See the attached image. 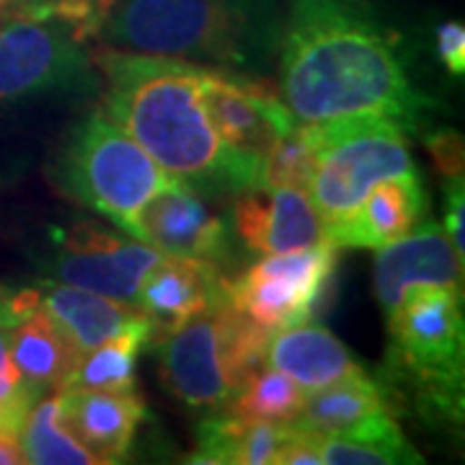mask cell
<instances>
[{
    "label": "cell",
    "instance_id": "1",
    "mask_svg": "<svg viewBox=\"0 0 465 465\" xmlns=\"http://www.w3.org/2000/svg\"><path fill=\"white\" fill-rule=\"evenodd\" d=\"M280 85L300 124L382 114L414 130L430 106L409 84L391 39L351 0H287Z\"/></svg>",
    "mask_w": 465,
    "mask_h": 465
},
{
    "label": "cell",
    "instance_id": "2",
    "mask_svg": "<svg viewBox=\"0 0 465 465\" xmlns=\"http://www.w3.org/2000/svg\"><path fill=\"white\" fill-rule=\"evenodd\" d=\"M106 116L173 179L200 194L243 192L259 183L262 161L223 143L202 99V70L176 57L104 47Z\"/></svg>",
    "mask_w": 465,
    "mask_h": 465
},
{
    "label": "cell",
    "instance_id": "3",
    "mask_svg": "<svg viewBox=\"0 0 465 465\" xmlns=\"http://www.w3.org/2000/svg\"><path fill=\"white\" fill-rule=\"evenodd\" d=\"M284 21L287 0H109L96 34L112 50L246 78L280 57Z\"/></svg>",
    "mask_w": 465,
    "mask_h": 465
},
{
    "label": "cell",
    "instance_id": "4",
    "mask_svg": "<svg viewBox=\"0 0 465 465\" xmlns=\"http://www.w3.org/2000/svg\"><path fill=\"white\" fill-rule=\"evenodd\" d=\"M99 29L94 0H54L11 8L0 18V104L50 91L85 88Z\"/></svg>",
    "mask_w": 465,
    "mask_h": 465
},
{
    "label": "cell",
    "instance_id": "5",
    "mask_svg": "<svg viewBox=\"0 0 465 465\" xmlns=\"http://www.w3.org/2000/svg\"><path fill=\"white\" fill-rule=\"evenodd\" d=\"M391 365L419 393L432 416L463 414V292L421 284L388 316Z\"/></svg>",
    "mask_w": 465,
    "mask_h": 465
},
{
    "label": "cell",
    "instance_id": "6",
    "mask_svg": "<svg viewBox=\"0 0 465 465\" xmlns=\"http://www.w3.org/2000/svg\"><path fill=\"white\" fill-rule=\"evenodd\" d=\"M269 331L232 308L231 298L163 339L161 378L192 409H225L246 375L266 365Z\"/></svg>",
    "mask_w": 465,
    "mask_h": 465
},
{
    "label": "cell",
    "instance_id": "7",
    "mask_svg": "<svg viewBox=\"0 0 465 465\" xmlns=\"http://www.w3.org/2000/svg\"><path fill=\"white\" fill-rule=\"evenodd\" d=\"M60 189L133 235L145 202L173 176L106 116L88 114L63 148Z\"/></svg>",
    "mask_w": 465,
    "mask_h": 465
},
{
    "label": "cell",
    "instance_id": "8",
    "mask_svg": "<svg viewBox=\"0 0 465 465\" xmlns=\"http://www.w3.org/2000/svg\"><path fill=\"white\" fill-rule=\"evenodd\" d=\"M316 171L308 197L323 225L351 213L372 186L416 171L406 127L391 116H341L316 124Z\"/></svg>",
    "mask_w": 465,
    "mask_h": 465
},
{
    "label": "cell",
    "instance_id": "9",
    "mask_svg": "<svg viewBox=\"0 0 465 465\" xmlns=\"http://www.w3.org/2000/svg\"><path fill=\"white\" fill-rule=\"evenodd\" d=\"M339 249L323 241L311 249L266 253L238 280H228V298L238 313L274 333L308 321L331 280Z\"/></svg>",
    "mask_w": 465,
    "mask_h": 465
},
{
    "label": "cell",
    "instance_id": "10",
    "mask_svg": "<svg viewBox=\"0 0 465 465\" xmlns=\"http://www.w3.org/2000/svg\"><path fill=\"white\" fill-rule=\"evenodd\" d=\"M166 253L143 241L101 231L94 223H81L60 235L52 259L54 282L91 290L106 298L134 305L137 290Z\"/></svg>",
    "mask_w": 465,
    "mask_h": 465
},
{
    "label": "cell",
    "instance_id": "11",
    "mask_svg": "<svg viewBox=\"0 0 465 465\" xmlns=\"http://www.w3.org/2000/svg\"><path fill=\"white\" fill-rule=\"evenodd\" d=\"M202 99L223 143L256 161L264 158L277 137L298 124L280 96L262 84H249L243 75L204 67Z\"/></svg>",
    "mask_w": 465,
    "mask_h": 465
},
{
    "label": "cell",
    "instance_id": "12",
    "mask_svg": "<svg viewBox=\"0 0 465 465\" xmlns=\"http://www.w3.org/2000/svg\"><path fill=\"white\" fill-rule=\"evenodd\" d=\"M134 238L166 256L204 259L220 264L228 259V228L213 213L204 194L189 183L171 179L140 210Z\"/></svg>",
    "mask_w": 465,
    "mask_h": 465
},
{
    "label": "cell",
    "instance_id": "13",
    "mask_svg": "<svg viewBox=\"0 0 465 465\" xmlns=\"http://www.w3.org/2000/svg\"><path fill=\"white\" fill-rule=\"evenodd\" d=\"M228 300V280L220 264L186 256H163L143 280L134 308L145 316L150 336L161 341L186 321Z\"/></svg>",
    "mask_w": 465,
    "mask_h": 465
},
{
    "label": "cell",
    "instance_id": "14",
    "mask_svg": "<svg viewBox=\"0 0 465 465\" xmlns=\"http://www.w3.org/2000/svg\"><path fill=\"white\" fill-rule=\"evenodd\" d=\"M235 231L243 243L262 253L311 249L326 238V225L305 189L249 186L235 200Z\"/></svg>",
    "mask_w": 465,
    "mask_h": 465
},
{
    "label": "cell",
    "instance_id": "15",
    "mask_svg": "<svg viewBox=\"0 0 465 465\" xmlns=\"http://www.w3.org/2000/svg\"><path fill=\"white\" fill-rule=\"evenodd\" d=\"M463 262L455 256L448 232L437 223L401 235L399 241L378 249L375 256V295L391 316L403 295L421 284L450 287L463 292Z\"/></svg>",
    "mask_w": 465,
    "mask_h": 465
},
{
    "label": "cell",
    "instance_id": "16",
    "mask_svg": "<svg viewBox=\"0 0 465 465\" xmlns=\"http://www.w3.org/2000/svg\"><path fill=\"white\" fill-rule=\"evenodd\" d=\"M424 213V189L416 176L401 173L367 192L351 213L326 225V238L336 249H382L411 232Z\"/></svg>",
    "mask_w": 465,
    "mask_h": 465
},
{
    "label": "cell",
    "instance_id": "17",
    "mask_svg": "<svg viewBox=\"0 0 465 465\" xmlns=\"http://www.w3.org/2000/svg\"><path fill=\"white\" fill-rule=\"evenodd\" d=\"M63 419L101 465L119 463L133 448L145 403L137 391H63Z\"/></svg>",
    "mask_w": 465,
    "mask_h": 465
},
{
    "label": "cell",
    "instance_id": "18",
    "mask_svg": "<svg viewBox=\"0 0 465 465\" xmlns=\"http://www.w3.org/2000/svg\"><path fill=\"white\" fill-rule=\"evenodd\" d=\"M264 362L292 378L305 393L365 372L331 331L308 321L269 333Z\"/></svg>",
    "mask_w": 465,
    "mask_h": 465
},
{
    "label": "cell",
    "instance_id": "19",
    "mask_svg": "<svg viewBox=\"0 0 465 465\" xmlns=\"http://www.w3.org/2000/svg\"><path fill=\"white\" fill-rule=\"evenodd\" d=\"M36 295L42 311L65 333V339L78 354H85L104 341L114 339L116 333L127 331L143 318V313L130 302L63 282H47L45 287H36Z\"/></svg>",
    "mask_w": 465,
    "mask_h": 465
},
{
    "label": "cell",
    "instance_id": "20",
    "mask_svg": "<svg viewBox=\"0 0 465 465\" xmlns=\"http://www.w3.org/2000/svg\"><path fill=\"white\" fill-rule=\"evenodd\" d=\"M78 357L81 354L67 341L65 333L42 311L39 300L14 323L11 360L16 365L21 381L36 393L63 391Z\"/></svg>",
    "mask_w": 465,
    "mask_h": 465
},
{
    "label": "cell",
    "instance_id": "21",
    "mask_svg": "<svg viewBox=\"0 0 465 465\" xmlns=\"http://www.w3.org/2000/svg\"><path fill=\"white\" fill-rule=\"evenodd\" d=\"M292 434V424H269L235 414L207 419L192 463L274 465V458Z\"/></svg>",
    "mask_w": 465,
    "mask_h": 465
},
{
    "label": "cell",
    "instance_id": "22",
    "mask_svg": "<svg viewBox=\"0 0 465 465\" xmlns=\"http://www.w3.org/2000/svg\"><path fill=\"white\" fill-rule=\"evenodd\" d=\"M318 452L323 465H411L424 458L401 432L396 419L378 414L339 432L318 434Z\"/></svg>",
    "mask_w": 465,
    "mask_h": 465
},
{
    "label": "cell",
    "instance_id": "23",
    "mask_svg": "<svg viewBox=\"0 0 465 465\" xmlns=\"http://www.w3.org/2000/svg\"><path fill=\"white\" fill-rule=\"evenodd\" d=\"M391 411L388 391L372 381L367 372L349 381L333 382L305 396L302 411L292 427L326 434L354 427L365 419Z\"/></svg>",
    "mask_w": 465,
    "mask_h": 465
},
{
    "label": "cell",
    "instance_id": "24",
    "mask_svg": "<svg viewBox=\"0 0 465 465\" xmlns=\"http://www.w3.org/2000/svg\"><path fill=\"white\" fill-rule=\"evenodd\" d=\"M21 448L26 463L34 465H101V460L75 440L63 419V391L34 401L21 424Z\"/></svg>",
    "mask_w": 465,
    "mask_h": 465
},
{
    "label": "cell",
    "instance_id": "25",
    "mask_svg": "<svg viewBox=\"0 0 465 465\" xmlns=\"http://www.w3.org/2000/svg\"><path fill=\"white\" fill-rule=\"evenodd\" d=\"M150 339V326L143 316L127 331L81 354L63 391H134L137 354Z\"/></svg>",
    "mask_w": 465,
    "mask_h": 465
},
{
    "label": "cell",
    "instance_id": "26",
    "mask_svg": "<svg viewBox=\"0 0 465 465\" xmlns=\"http://www.w3.org/2000/svg\"><path fill=\"white\" fill-rule=\"evenodd\" d=\"M305 391L292 378L274 367L262 365L246 375L241 388L235 391L231 403L225 406L228 414L269 421V424H295L302 411Z\"/></svg>",
    "mask_w": 465,
    "mask_h": 465
},
{
    "label": "cell",
    "instance_id": "27",
    "mask_svg": "<svg viewBox=\"0 0 465 465\" xmlns=\"http://www.w3.org/2000/svg\"><path fill=\"white\" fill-rule=\"evenodd\" d=\"M318 155L316 124H295L290 133L277 137V143L266 150L259 166V183L262 186H292L305 189L313 179Z\"/></svg>",
    "mask_w": 465,
    "mask_h": 465
},
{
    "label": "cell",
    "instance_id": "28",
    "mask_svg": "<svg viewBox=\"0 0 465 465\" xmlns=\"http://www.w3.org/2000/svg\"><path fill=\"white\" fill-rule=\"evenodd\" d=\"M427 148L432 153L434 166L445 179H463L465 148L463 134L455 130H440L427 137Z\"/></svg>",
    "mask_w": 465,
    "mask_h": 465
},
{
    "label": "cell",
    "instance_id": "29",
    "mask_svg": "<svg viewBox=\"0 0 465 465\" xmlns=\"http://www.w3.org/2000/svg\"><path fill=\"white\" fill-rule=\"evenodd\" d=\"M465 200H463V179H448L445 186V232L455 256L465 264Z\"/></svg>",
    "mask_w": 465,
    "mask_h": 465
},
{
    "label": "cell",
    "instance_id": "30",
    "mask_svg": "<svg viewBox=\"0 0 465 465\" xmlns=\"http://www.w3.org/2000/svg\"><path fill=\"white\" fill-rule=\"evenodd\" d=\"M437 54L452 75L465 73V26L460 21H445L434 32Z\"/></svg>",
    "mask_w": 465,
    "mask_h": 465
},
{
    "label": "cell",
    "instance_id": "31",
    "mask_svg": "<svg viewBox=\"0 0 465 465\" xmlns=\"http://www.w3.org/2000/svg\"><path fill=\"white\" fill-rule=\"evenodd\" d=\"M26 463L24 448L16 432H5L0 430V465H21Z\"/></svg>",
    "mask_w": 465,
    "mask_h": 465
},
{
    "label": "cell",
    "instance_id": "32",
    "mask_svg": "<svg viewBox=\"0 0 465 465\" xmlns=\"http://www.w3.org/2000/svg\"><path fill=\"white\" fill-rule=\"evenodd\" d=\"M45 3H54V0H5L8 11L11 8H24V5H45Z\"/></svg>",
    "mask_w": 465,
    "mask_h": 465
},
{
    "label": "cell",
    "instance_id": "33",
    "mask_svg": "<svg viewBox=\"0 0 465 465\" xmlns=\"http://www.w3.org/2000/svg\"><path fill=\"white\" fill-rule=\"evenodd\" d=\"M8 298H11V295H8V292H3V287H0V305H5Z\"/></svg>",
    "mask_w": 465,
    "mask_h": 465
},
{
    "label": "cell",
    "instance_id": "34",
    "mask_svg": "<svg viewBox=\"0 0 465 465\" xmlns=\"http://www.w3.org/2000/svg\"><path fill=\"white\" fill-rule=\"evenodd\" d=\"M8 11V5H5V0H0V14H5Z\"/></svg>",
    "mask_w": 465,
    "mask_h": 465
},
{
    "label": "cell",
    "instance_id": "35",
    "mask_svg": "<svg viewBox=\"0 0 465 465\" xmlns=\"http://www.w3.org/2000/svg\"><path fill=\"white\" fill-rule=\"evenodd\" d=\"M106 3H109V0H106ZM106 3H104V5H106ZM99 14H101V11H99Z\"/></svg>",
    "mask_w": 465,
    "mask_h": 465
},
{
    "label": "cell",
    "instance_id": "36",
    "mask_svg": "<svg viewBox=\"0 0 465 465\" xmlns=\"http://www.w3.org/2000/svg\"><path fill=\"white\" fill-rule=\"evenodd\" d=\"M0 18H3V14H0Z\"/></svg>",
    "mask_w": 465,
    "mask_h": 465
}]
</instances>
